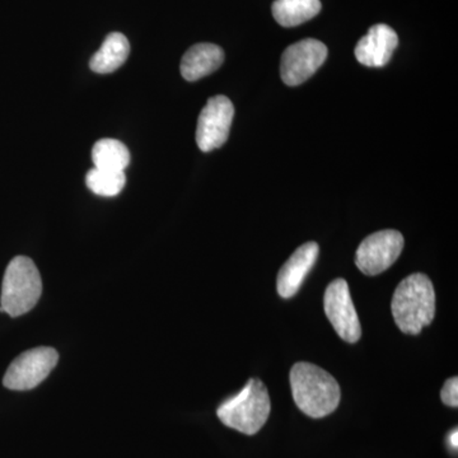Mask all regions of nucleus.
I'll use <instances>...</instances> for the list:
<instances>
[{"label": "nucleus", "instance_id": "nucleus-7", "mask_svg": "<svg viewBox=\"0 0 458 458\" xmlns=\"http://www.w3.org/2000/svg\"><path fill=\"white\" fill-rule=\"evenodd\" d=\"M327 57V45L304 38L286 47L280 63V75L286 86H300L311 78Z\"/></svg>", "mask_w": 458, "mask_h": 458}, {"label": "nucleus", "instance_id": "nucleus-14", "mask_svg": "<svg viewBox=\"0 0 458 458\" xmlns=\"http://www.w3.org/2000/svg\"><path fill=\"white\" fill-rule=\"evenodd\" d=\"M273 16L283 27H295L312 20L321 12L319 0H276Z\"/></svg>", "mask_w": 458, "mask_h": 458}, {"label": "nucleus", "instance_id": "nucleus-9", "mask_svg": "<svg viewBox=\"0 0 458 458\" xmlns=\"http://www.w3.org/2000/svg\"><path fill=\"white\" fill-rule=\"evenodd\" d=\"M324 306L328 321L335 328L337 335L346 343H357L361 336L360 321L346 280L335 279L328 284Z\"/></svg>", "mask_w": 458, "mask_h": 458}, {"label": "nucleus", "instance_id": "nucleus-12", "mask_svg": "<svg viewBox=\"0 0 458 458\" xmlns=\"http://www.w3.org/2000/svg\"><path fill=\"white\" fill-rule=\"evenodd\" d=\"M225 62V51L218 45L197 44L186 51L181 60V74L189 82L214 73Z\"/></svg>", "mask_w": 458, "mask_h": 458}, {"label": "nucleus", "instance_id": "nucleus-4", "mask_svg": "<svg viewBox=\"0 0 458 458\" xmlns=\"http://www.w3.org/2000/svg\"><path fill=\"white\" fill-rule=\"evenodd\" d=\"M42 293L40 271L26 256L9 262L2 283L0 312L11 318L25 315L38 304Z\"/></svg>", "mask_w": 458, "mask_h": 458}, {"label": "nucleus", "instance_id": "nucleus-11", "mask_svg": "<svg viewBox=\"0 0 458 458\" xmlns=\"http://www.w3.org/2000/svg\"><path fill=\"white\" fill-rule=\"evenodd\" d=\"M399 45V36L387 25L370 27L369 33L355 47V57L360 64L381 68L390 62Z\"/></svg>", "mask_w": 458, "mask_h": 458}, {"label": "nucleus", "instance_id": "nucleus-13", "mask_svg": "<svg viewBox=\"0 0 458 458\" xmlns=\"http://www.w3.org/2000/svg\"><path fill=\"white\" fill-rule=\"evenodd\" d=\"M129 54L131 44L126 36L120 32L110 33L90 59L89 68L98 74L114 73L126 62Z\"/></svg>", "mask_w": 458, "mask_h": 458}, {"label": "nucleus", "instance_id": "nucleus-18", "mask_svg": "<svg viewBox=\"0 0 458 458\" xmlns=\"http://www.w3.org/2000/svg\"><path fill=\"white\" fill-rule=\"evenodd\" d=\"M448 443H450L452 450L457 451L458 448V432L457 429L452 430L448 436Z\"/></svg>", "mask_w": 458, "mask_h": 458}, {"label": "nucleus", "instance_id": "nucleus-15", "mask_svg": "<svg viewBox=\"0 0 458 458\" xmlns=\"http://www.w3.org/2000/svg\"><path fill=\"white\" fill-rule=\"evenodd\" d=\"M92 161L98 170L123 172L131 164V152L120 140H101L93 146Z\"/></svg>", "mask_w": 458, "mask_h": 458}, {"label": "nucleus", "instance_id": "nucleus-2", "mask_svg": "<svg viewBox=\"0 0 458 458\" xmlns=\"http://www.w3.org/2000/svg\"><path fill=\"white\" fill-rule=\"evenodd\" d=\"M394 322L403 333L418 335L436 316V292L426 274H411L397 285L391 302Z\"/></svg>", "mask_w": 458, "mask_h": 458}, {"label": "nucleus", "instance_id": "nucleus-6", "mask_svg": "<svg viewBox=\"0 0 458 458\" xmlns=\"http://www.w3.org/2000/svg\"><path fill=\"white\" fill-rule=\"evenodd\" d=\"M403 249V237L394 229L376 232L360 243L355 255L358 269L366 276H378L393 267Z\"/></svg>", "mask_w": 458, "mask_h": 458}, {"label": "nucleus", "instance_id": "nucleus-1", "mask_svg": "<svg viewBox=\"0 0 458 458\" xmlns=\"http://www.w3.org/2000/svg\"><path fill=\"white\" fill-rule=\"evenodd\" d=\"M291 387L298 409L313 419L327 417L339 406L340 386L327 370L311 363L294 364Z\"/></svg>", "mask_w": 458, "mask_h": 458}, {"label": "nucleus", "instance_id": "nucleus-17", "mask_svg": "<svg viewBox=\"0 0 458 458\" xmlns=\"http://www.w3.org/2000/svg\"><path fill=\"white\" fill-rule=\"evenodd\" d=\"M441 399L443 403H445L451 408H457L458 406V378L452 377V378L445 381L441 391Z\"/></svg>", "mask_w": 458, "mask_h": 458}, {"label": "nucleus", "instance_id": "nucleus-8", "mask_svg": "<svg viewBox=\"0 0 458 458\" xmlns=\"http://www.w3.org/2000/svg\"><path fill=\"white\" fill-rule=\"evenodd\" d=\"M234 107L225 96L209 98L200 114L197 126V144L201 152H212L227 141Z\"/></svg>", "mask_w": 458, "mask_h": 458}, {"label": "nucleus", "instance_id": "nucleus-3", "mask_svg": "<svg viewBox=\"0 0 458 458\" xmlns=\"http://www.w3.org/2000/svg\"><path fill=\"white\" fill-rule=\"evenodd\" d=\"M271 411L267 386L260 379H250L243 390L231 397L216 410L225 426L254 436L265 426Z\"/></svg>", "mask_w": 458, "mask_h": 458}, {"label": "nucleus", "instance_id": "nucleus-16", "mask_svg": "<svg viewBox=\"0 0 458 458\" xmlns=\"http://www.w3.org/2000/svg\"><path fill=\"white\" fill-rule=\"evenodd\" d=\"M87 188L99 197H116L125 188V172L98 170L93 167L86 176Z\"/></svg>", "mask_w": 458, "mask_h": 458}, {"label": "nucleus", "instance_id": "nucleus-5", "mask_svg": "<svg viewBox=\"0 0 458 458\" xmlns=\"http://www.w3.org/2000/svg\"><path fill=\"white\" fill-rule=\"evenodd\" d=\"M59 354L55 349L41 346L25 352L12 361L3 378L8 390L29 391L38 387L55 369Z\"/></svg>", "mask_w": 458, "mask_h": 458}, {"label": "nucleus", "instance_id": "nucleus-10", "mask_svg": "<svg viewBox=\"0 0 458 458\" xmlns=\"http://www.w3.org/2000/svg\"><path fill=\"white\" fill-rule=\"evenodd\" d=\"M319 247L316 242H307L298 247L294 254L283 265L276 280L280 297L292 298L300 291L304 279L318 261Z\"/></svg>", "mask_w": 458, "mask_h": 458}]
</instances>
